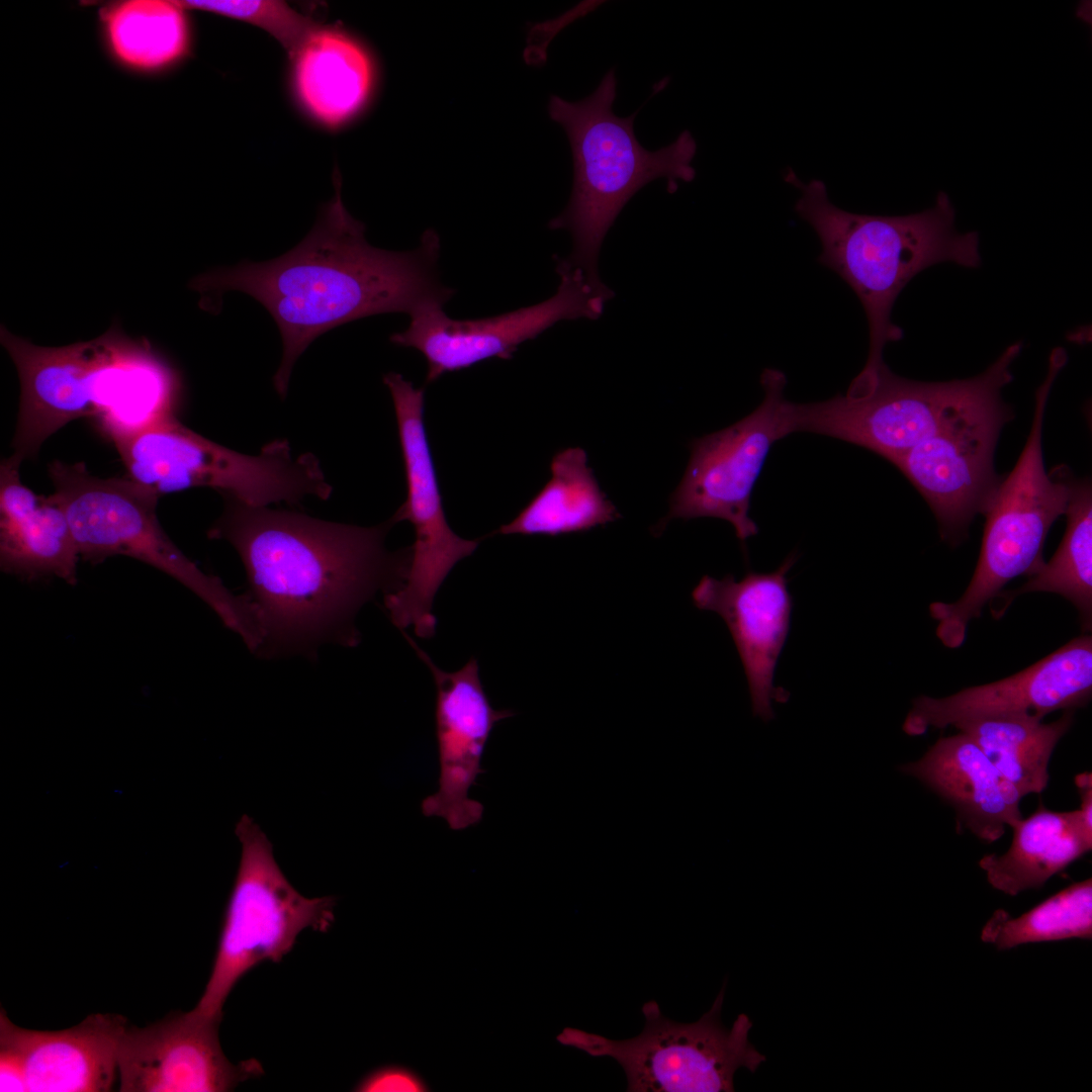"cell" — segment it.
Masks as SVG:
<instances>
[{
  "label": "cell",
  "mask_w": 1092,
  "mask_h": 1092,
  "mask_svg": "<svg viewBox=\"0 0 1092 1092\" xmlns=\"http://www.w3.org/2000/svg\"><path fill=\"white\" fill-rule=\"evenodd\" d=\"M222 496L207 536L231 543L242 559L259 632L255 654L312 655L326 643L357 644L358 610L378 589L397 588L410 562V550L384 547L391 519L360 527Z\"/></svg>",
  "instance_id": "1"
},
{
  "label": "cell",
  "mask_w": 1092,
  "mask_h": 1092,
  "mask_svg": "<svg viewBox=\"0 0 1092 1092\" xmlns=\"http://www.w3.org/2000/svg\"><path fill=\"white\" fill-rule=\"evenodd\" d=\"M313 229L293 249L270 261H243L193 278L190 288L206 304L211 297L238 290L258 300L274 318L282 340V358L273 376L281 398L292 368L312 341L349 322L380 313L404 312L432 303L445 304L454 290L438 278L440 239L424 233L420 246L394 252L371 246L365 226L345 208L341 181Z\"/></svg>",
  "instance_id": "2"
},
{
  "label": "cell",
  "mask_w": 1092,
  "mask_h": 1092,
  "mask_svg": "<svg viewBox=\"0 0 1092 1092\" xmlns=\"http://www.w3.org/2000/svg\"><path fill=\"white\" fill-rule=\"evenodd\" d=\"M0 341L20 382L13 454L22 461L69 422L93 417L111 440L159 420L171 397L164 357L145 338L113 324L96 339L43 347L1 326Z\"/></svg>",
  "instance_id": "3"
},
{
  "label": "cell",
  "mask_w": 1092,
  "mask_h": 1092,
  "mask_svg": "<svg viewBox=\"0 0 1092 1092\" xmlns=\"http://www.w3.org/2000/svg\"><path fill=\"white\" fill-rule=\"evenodd\" d=\"M785 178L801 191L795 209L820 240L819 262L850 286L864 309L870 337L866 367L883 363L887 343L903 337L891 313L913 277L944 262L967 268L981 264L978 233L956 231L954 209L944 192L921 212L867 215L832 204L820 180L803 183L792 170Z\"/></svg>",
  "instance_id": "4"
},
{
  "label": "cell",
  "mask_w": 1092,
  "mask_h": 1092,
  "mask_svg": "<svg viewBox=\"0 0 1092 1092\" xmlns=\"http://www.w3.org/2000/svg\"><path fill=\"white\" fill-rule=\"evenodd\" d=\"M617 77L611 69L597 89L578 101L552 95L548 113L565 130L572 153L573 184L565 209L549 221L551 230H566L572 238L569 264L593 281H601L598 258L602 243L631 197L658 178L668 193L678 181L696 176L692 161L697 143L689 130L656 151L643 148L634 132L638 110L629 116L613 111Z\"/></svg>",
  "instance_id": "5"
},
{
  "label": "cell",
  "mask_w": 1092,
  "mask_h": 1092,
  "mask_svg": "<svg viewBox=\"0 0 1092 1092\" xmlns=\"http://www.w3.org/2000/svg\"><path fill=\"white\" fill-rule=\"evenodd\" d=\"M1066 357L1052 352L1046 376L1035 393V410L1029 436L1014 468L1001 478L984 515L981 553L974 575L952 603L929 606L937 621L936 636L945 647H960L971 620L979 618L986 604L997 598L1013 578L1031 573L1043 561L1042 549L1054 522L1066 513L1069 498L1067 468L1044 470L1041 432L1044 408Z\"/></svg>",
  "instance_id": "6"
},
{
  "label": "cell",
  "mask_w": 1092,
  "mask_h": 1092,
  "mask_svg": "<svg viewBox=\"0 0 1092 1092\" xmlns=\"http://www.w3.org/2000/svg\"><path fill=\"white\" fill-rule=\"evenodd\" d=\"M50 497L67 516L80 557L93 564L114 555L141 560L170 575L207 604L222 623L250 640L252 606L222 581L203 572L167 536L156 509L159 494L126 477H99L84 463L59 460L48 466Z\"/></svg>",
  "instance_id": "7"
},
{
  "label": "cell",
  "mask_w": 1092,
  "mask_h": 1092,
  "mask_svg": "<svg viewBox=\"0 0 1092 1092\" xmlns=\"http://www.w3.org/2000/svg\"><path fill=\"white\" fill-rule=\"evenodd\" d=\"M112 443L127 476L159 495L209 487L253 507H268L282 502L295 506L307 496L327 500L333 491L316 456H293L286 439L247 455L171 417Z\"/></svg>",
  "instance_id": "8"
},
{
  "label": "cell",
  "mask_w": 1092,
  "mask_h": 1092,
  "mask_svg": "<svg viewBox=\"0 0 1092 1092\" xmlns=\"http://www.w3.org/2000/svg\"><path fill=\"white\" fill-rule=\"evenodd\" d=\"M1021 348L1020 342L1010 345L976 377L946 382L900 377L885 362L862 368L844 395L820 402H791V431L832 437L893 464L968 404L1010 383V366Z\"/></svg>",
  "instance_id": "9"
},
{
  "label": "cell",
  "mask_w": 1092,
  "mask_h": 1092,
  "mask_svg": "<svg viewBox=\"0 0 1092 1092\" xmlns=\"http://www.w3.org/2000/svg\"><path fill=\"white\" fill-rule=\"evenodd\" d=\"M241 858L223 915L206 987L194 1010L221 1021L236 984L262 962H280L305 928L326 932L335 898H306L286 879L258 824L244 815L236 826Z\"/></svg>",
  "instance_id": "10"
},
{
  "label": "cell",
  "mask_w": 1092,
  "mask_h": 1092,
  "mask_svg": "<svg viewBox=\"0 0 1092 1092\" xmlns=\"http://www.w3.org/2000/svg\"><path fill=\"white\" fill-rule=\"evenodd\" d=\"M726 984L712 1007L692 1023L665 1017L656 1001L643 1004L645 1024L631 1038L611 1039L566 1027L557 1040L592 1057H610L623 1069L628 1092H732L735 1072L765 1061L748 1040L752 1022L739 1014L730 1028L721 1022Z\"/></svg>",
  "instance_id": "11"
},
{
  "label": "cell",
  "mask_w": 1092,
  "mask_h": 1092,
  "mask_svg": "<svg viewBox=\"0 0 1092 1092\" xmlns=\"http://www.w3.org/2000/svg\"><path fill=\"white\" fill-rule=\"evenodd\" d=\"M383 382L395 410L407 486L405 502L390 519L394 524L411 522L416 534L404 578L386 595L384 603L396 627L403 630L412 626L417 636L428 639L436 631L432 608L439 587L456 563L475 551L480 540L458 536L447 522L425 429L424 389L395 372L385 374Z\"/></svg>",
  "instance_id": "12"
},
{
  "label": "cell",
  "mask_w": 1092,
  "mask_h": 1092,
  "mask_svg": "<svg viewBox=\"0 0 1092 1092\" xmlns=\"http://www.w3.org/2000/svg\"><path fill=\"white\" fill-rule=\"evenodd\" d=\"M785 374L763 370L761 403L735 424L695 439L686 472L663 522L710 517L729 522L744 542L756 535L750 496L772 445L792 434Z\"/></svg>",
  "instance_id": "13"
},
{
  "label": "cell",
  "mask_w": 1092,
  "mask_h": 1092,
  "mask_svg": "<svg viewBox=\"0 0 1092 1092\" xmlns=\"http://www.w3.org/2000/svg\"><path fill=\"white\" fill-rule=\"evenodd\" d=\"M556 271L560 278L557 290L540 303L476 320L451 318L443 310L444 304L432 303L413 312L408 327L389 340L425 356L427 382L489 358L511 359L522 343L560 321L598 320L615 294L565 259H557Z\"/></svg>",
  "instance_id": "14"
},
{
  "label": "cell",
  "mask_w": 1092,
  "mask_h": 1092,
  "mask_svg": "<svg viewBox=\"0 0 1092 1092\" xmlns=\"http://www.w3.org/2000/svg\"><path fill=\"white\" fill-rule=\"evenodd\" d=\"M996 386L968 404L893 464L932 510L941 536L958 542L983 514L1001 478L993 456L1002 427L1013 417Z\"/></svg>",
  "instance_id": "15"
},
{
  "label": "cell",
  "mask_w": 1092,
  "mask_h": 1092,
  "mask_svg": "<svg viewBox=\"0 0 1092 1092\" xmlns=\"http://www.w3.org/2000/svg\"><path fill=\"white\" fill-rule=\"evenodd\" d=\"M405 639L428 666L436 686L435 724L439 753V787L422 802L425 816L443 818L452 830L477 824L483 814L480 802L469 797L481 767V757L494 726L514 715L495 710L479 677L477 659L471 657L456 671L437 666L419 645Z\"/></svg>",
  "instance_id": "16"
},
{
  "label": "cell",
  "mask_w": 1092,
  "mask_h": 1092,
  "mask_svg": "<svg viewBox=\"0 0 1092 1092\" xmlns=\"http://www.w3.org/2000/svg\"><path fill=\"white\" fill-rule=\"evenodd\" d=\"M220 1021L174 1012L145 1027L127 1025L118 1050L122 1092H224L261 1075L254 1059L232 1064L219 1039Z\"/></svg>",
  "instance_id": "17"
},
{
  "label": "cell",
  "mask_w": 1092,
  "mask_h": 1092,
  "mask_svg": "<svg viewBox=\"0 0 1092 1092\" xmlns=\"http://www.w3.org/2000/svg\"><path fill=\"white\" fill-rule=\"evenodd\" d=\"M1092 694V637L1082 635L1027 668L953 695L919 696L902 725L909 736L975 718L1027 715L1043 719L1088 704Z\"/></svg>",
  "instance_id": "18"
},
{
  "label": "cell",
  "mask_w": 1092,
  "mask_h": 1092,
  "mask_svg": "<svg viewBox=\"0 0 1092 1092\" xmlns=\"http://www.w3.org/2000/svg\"><path fill=\"white\" fill-rule=\"evenodd\" d=\"M796 560L788 556L775 571H750L741 579L705 575L693 589L695 606L725 621L746 675L752 712L764 722L775 718L771 701L786 703L789 693L774 686L778 659L788 637L792 597L787 573Z\"/></svg>",
  "instance_id": "19"
},
{
  "label": "cell",
  "mask_w": 1092,
  "mask_h": 1092,
  "mask_svg": "<svg viewBox=\"0 0 1092 1092\" xmlns=\"http://www.w3.org/2000/svg\"><path fill=\"white\" fill-rule=\"evenodd\" d=\"M127 1025L122 1015L97 1013L70 1028L32 1030L15 1025L1 1009L0 1045L20 1058L27 1091H109Z\"/></svg>",
  "instance_id": "20"
},
{
  "label": "cell",
  "mask_w": 1092,
  "mask_h": 1092,
  "mask_svg": "<svg viewBox=\"0 0 1092 1092\" xmlns=\"http://www.w3.org/2000/svg\"><path fill=\"white\" fill-rule=\"evenodd\" d=\"M947 802L958 826L992 843L1021 818V797L965 733L940 737L916 761L899 766Z\"/></svg>",
  "instance_id": "21"
},
{
  "label": "cell",
  "mask_w": 1092,
  "mask_h": 1092,
  "mask_svg": "<svg viewBox=\"0 0 1092 1092\" xmlns=\"http://www.w3.org/2000/svg\"><path fill=\"white\" fill-rule=\"evenodd\" d=\"M289 59L296 97L322 125L341 126L367 102L374 81L372 61L343 30L318 24Z\"/></svg>",
  "instance_id": "22"
},
{
  "label": "cell",
  "mask_w": 1092,
  "mask_h": 1092,
  "mask_svg": "<svg viewBox=\"0 0 1092 1092\" xmlns=\"http://www.w3.org/2000/svg\"><path fill=\"white\" fill-rule=\"evenodd\" d=\"M1011 829L1008 850L986 854L979 861L989 884L1009 896L1041 888L1092 849L1078 809L1058 812L1040 804Z\"/></svg>",
  "instance_id": "23"
},
{
  "label": "cell",
  "mask_w": 1092,
  "mask_h": 1092,
  "mask_svg": "<svg viewBox=\"0 0 1092 1092\" xmlns=\"http://www.w3.org/2000/svg\"><path fill=\"white\" fill-rule=\"evenodd\" d=\"M181 1L128 0L100 11L101 34L120 67L154 75L180 63L189 53L191 31Z\"/></svg>",
  "instance_id": "24"
},
{
  "label": "cell",
  "mask_w": 1092,
  "mask_h": 1092,
  "mask_svg": "<svg viewBox=\"0 0 1092 1092\" xmlns=\"http://www.w3.org/2000/svg\"><path fill=\"white\" fill-rule=\"evenodd\" d=\"M551 478L510 523L502 535L560 536L588 531L620 517L601 490L581 448L558 452L550 464Z\"/></svg>",
  "instance_id": "25"
},
{
  "label": "cell",
  "mask_w": 1092,
  "mask_h": 1092,
  "mask_svg": "<svg viewBox=\"0 0 1092 1092\" xmlns=\"http://www.w3.org/2000/svg\"><path fill=\"white\" fill-rule=\"evenodd\" d=\"M1073 723V710L1056 721L1027 715H1002L953 725L968 735L1021 798L1043 792L1050 781L1052 754Z\"/></svg>",
  "instance_id": "26"
},
{
  "label": "cell",
  "mask_w": 1092,
  "mask_h": 1092,
  "mask_svg": "<svg viewBox=\"0 0 1092 1092\" xmlns=\"http://www.w3.org/2000/svg\"><path fill=\"white\" fill-rule=\"evenodd\" d=\"M1065 515L1067 528L1063 540L1049 562L1042 561L1029 573L1019 588L1001 593L1005 601L996 614L1003 615L1018 596L1044 592L1057 594L1077 609L1084 631L1092 625V491L1088 479L1069 475V498ZM998 596V597H999Z\"/></svg>",
  "instance_id": "27"
},
{
  "label": "cell",
  "mask_w": 1092,
  "mask_h": 1092,
  "mask_svg": "<svg viewBox=\"0 0 1092 1092\" xmlns=\"http://www.w3.org/2000/svg\"><path fill=\"white\" fill-rule=\"evenodd\" d=\"M80 558L67 516L50 496L32 514L0 525L2 571L26 580L56 576L75 584Z\"/></svg>",
  "instance_id": "28"
},
{
  "label": "cell",
  "mask_w": 1092,
  "mask_h": 1092,
  "mask_svg": "<svg viewBox=\"0 0 1092 1092\" xmlns=\"http://www.w3.org/2000/svg\"><path fill=\"white\" fill-rule=\"evenodd\" d=\"M1092 938V879L1076 882L1018 917L997 909L981 939L1006 950L1025 943Z\"/></svg>",
  "instance_id": "29"
},
{
  "label": "cell",
  "mask_w": 1092,
  "mask_h": 1092,
  "mask_svg": "<svg viewBox=\"0 0 1092 1092\" xmlns=\"http://www.w3.org/2000/svg\"><path fill=\"white\" fill-rule=\"evenodd\" d=\"M187 9L219 14L261 28L273 36L290 57L318 25L312 19L277 0H189Z\"/></svg>",
  "instance_id": "30"
},
{
  "label": "cell",
  "mask_w": 1092,
  "mask_h": 1092,
  "mask_svg": "<svg viewBox=\"0 0 1092 1092\" xmlns=\"http://www.w3.org/2000/svg\"><path fill=\"white\" fill-rule=\"evenodd\" d=\"M21 463L22 460L14 454L1 461L0 525L17 522L32 514L44 499V496L35 494L21 482Z\"/></svg>",
  "instance_id": "31"
},
{
  "label": "cell",
  "mask_w": 1092,
  "mask_h": 1092,
  "mask_svg": "<svg viewBox=\"0 0 1092 1092\" xmlns=\"http://www.w3.org/2000/svg\"><path fill=\"white\" fill-rule=\"evenodd\" d=\"M361 1092H419L426 1085L414 1072L397 1066L379 1068L364 1077L356 1086Z\"/></svg>",
  "instance_id": "32"
},
{
  "label": "cell",
  "mask_w": 1092,
  "mask_h": 1092,
  "mask_svg": "<svg viewBox=\"0 0 1092 1092\" xmlns=\"http://www.w3.org/2000/svg\"><path fill=\"white\" fill-rule=\"evenodd\" d=\"M0 1091H27L23 1064L11 1049L0 1045Z\"/></svg>",
  "instance_id": "33"
},
{
  "label": "cell",
  "mask_w": 1092,
  "mask_h": 1092,
  "mask_svg": "<svg viewBox=\"0 0 1092 1092\" xmlns=\"http://www.w3.org/2000/svg\"><path fill=\"white\" fill-rule=\"evenodd\" d=\"M1075 785L1080 797L1078 809L1086 834L1092 838V772L1083 771L1075 777Z\"/></svg>",
  "instance_id": "34"
}]
</instances>
